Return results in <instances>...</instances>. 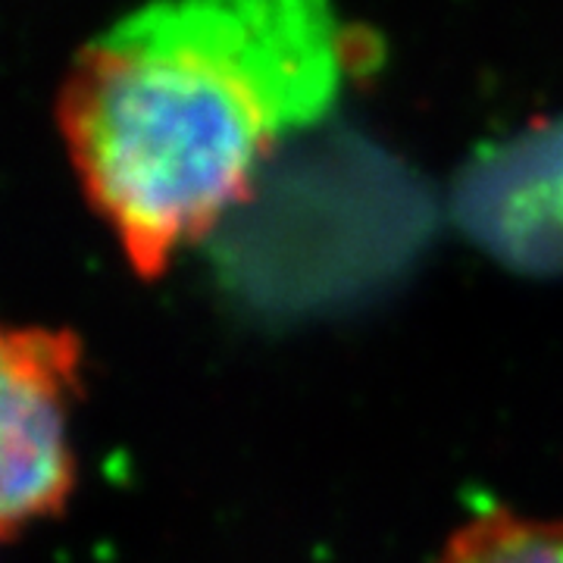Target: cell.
<instances>
[{
  "instance_id": "cell-4",
  "label": "cell",
  "mask_w": 563,
  "mask_h": 563,
  "mask_svg": "<svg viewBox=\"0 0 563 563\" xmlns=\"http://www.w3.org/2000/svg\"><path fill=\"white\" fill-rule=\"evenodd\" d=\"M432 563H563V517L488 510L463 523Z\"/></svg>"
},
{
  "instance_id": "cell-3",
  "label": "cell",
  "mask_w": 563,
  "mask_h": 563,
  "mask_svg": "<svg viewBox=\"0 0 563 563\" xmlns=\"http://www.w3.org/2000/svg\"><path fill=\"white\" fill-rule=\"evenodd\" d=\"M457 225L488 257L532 276H563V120L492 147L454 191Z\"/></svg>"
},
{
  "instance_id": "cell-1",
  "label": "cell",
  "mask_w": 563,
  "mask_h": 563,
  "mask_svg": "<svg viewBox=\"0 0 563 563\" xmlns=\"http://www.w3.org/2000/svg\"><path fill=\"white\" fill-rule=\"evenodd\" d=\"M344 73L332 0H147L76 54L57 129L122 261L154 282L325 117Z\"/></svg>"
},
{
  "instance_id": "cell-2",
  "label": "cell",
  "mask_w": 563,
  "mask_h": 563,
  "mask_svg": "<svg viewBox=\"0 0 563 563\" xmlns=\"http://www.w3.org/2000/svg\"><path fill=\"white\" fill-rule=\"evenodd\" d=\"M81 339L63 325H10L0 339V532H22L66 510L76 488L73 404Z\"/></svg>"
}]
</instances>
